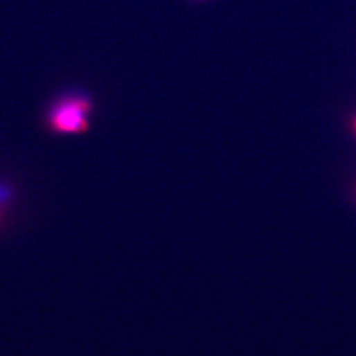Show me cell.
<instances>
[{"label": "cell", "mask_w": 356, "mask_h": 356, "mask_svg": "<svg viewBox=\"0 0 356 356\" xmlns=\"http://www.w3.org/2000/svg\"><path fill=\"white\" fill-rule=\"evenodd\" d=\"M198 1H201V0H198Z\"/></svg>", "instance_id": "cell-4"}, {"label": "cell", "mask_w": 356, "mask_h": 356, "mask_svg": "<svg viewBox=\"0 0 356 356\" xmlns=\"http://www.w3.org/2000/svg\"><path fill=\"white\" fill-rule=\"evenodd\" d=\"M351 127H353V131H354V134L356 135V115L351 118Z\"/></svg>", "instance_id": "cell-2"}, {"label": "cell", "mask_w": 356, "mask_h": 356, "mask_svg": "<svg viewBox=\"0 0 356 356\" xmlns=\"http://www.w3.org/2000/svg\"><path fill=\"white\" fill-rule=\"evenodd\" d=\"M3 213H4V208H3V199L0 198V220L3 218Z\"/></svg>", "instance_id": "cell-3"}, {"label": "cell", "mask_w": 356, "mask_h": 356, "mask_svg": "<svg viewBox=\"0 0 356 356\" xmlns=\"http://www.w3.org/2000/svg\"><path fill=\"white\" fill-rule=\"evenodd\" d=\"M94 100L82 91H69L52 102L44 116V127L49 134L68 136L83 135L91 128Z\"/></svg>", "instance_id": "cell-1"}]
</instances>
